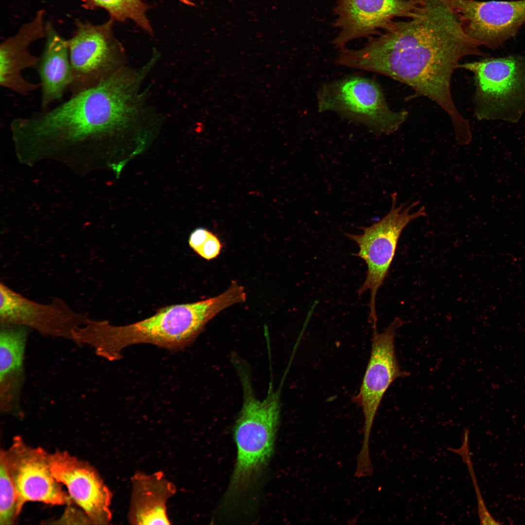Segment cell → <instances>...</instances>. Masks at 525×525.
Listing matches in <instances>:
<instances>
[{
  "instance_id": "cell-17",
  "label": "cell",
  "mask_w": 525,
  "mask_h": 525,
  "mask_svg": "<svg viewBox=\"0 0 525 525\" xmlns=\"http://www.w3.org/2000/svg\"><path fill=\"white\" fill-rule=\"evenodd\" d=\"M0 325V408L4 412H14L18 409L28 328L17 324Z\"/></svg>"
},
{
  "instance_id": "cell-23",
  "label": "cell",
  "mask_w": 525,
  "mask_h": 525,
  "mask_svg": "<svg viewBox=\"0 0 525 525\" xmlns=\"http://www.w3.org/2000/svg\"><path fill=\"white\" fill-rule=\"evenodd\" d=\"M210 232L203 228H199L193 230L189 238V244L191 248L196 252Z\"/></svg>"
},
{
  "instance_id": "cell-10",
  "label": "cell",
  "mask_w": 525,
  "mask_h": 525,
  "mask_svg": "<svg viewBox=\"0 0 525 525\" xmlns=\"http://www.w3.org/2000/svg\"><path fill=\"white\" fill-rule=\"evenodd\" d=\"M49 455L43 448L28 445L19 436L14 438L7 451L1 450L0 456L16 490L18 515L27 502L52 505H69L72 502L68 492L53 476Z\"/></svg>"
},
{
  "instance_id": "cell-14",
  "label": "cell",
  "mask_w": 525,
  "mask_h": 525,
  "mask_svg": "<svg viewBox=\"0 0 525 525\" xmlns=\"http://www.w3.org/2000/svg\"><path fill=\"white\" fill-rule=\"evenodd\" d=\"M419 0H337L332 44L340 50L350 41L377 35L395 20L410 16Z\"/></svg>"
},
{
  "instance_id": "cell-16",
  "label": "cell",
  "mask_w": 525,
  "mask_h": 525,
  "mask_svg": "<svg viewBox=\"0 0 525 525\" xmlns=\"http://www.w3.org/2000/svg\"><path fill=\"white\" fill-rule=\"evenodd\" d=\"M132 490L128 512L132 525H170L167 502L176 492L174 483L161 471L137 472L131 478Z\"/></svg>"
},
{
  "instance_id": "cell-1",
  "label": "cell",
  "mask_w": 525,
  "mask_h": 525,
  "mask_svg": "<svg viewBox=\"0 0 525 525\" xmlns=\"http://www.w3.org/2000/svg\"><path fill=\"white\" fill-rule=\"evenodd\" d=\"M404 18L394 20L360 49L340 50L336 63L384 75L410 87L448 115L457 143L469 142L470 123L454 103L451 79L463 57L489 55L465 33L446 0H419Z\"/></svg>"
},
{
  "instance_id": "cell-9",
  "label": "cell",
  "mask_w": 525,
  "mask_h": 525,
  "mask_svg": "<svg viewBox=\"0 0 525 525\" xmlns=\"http://www.w3.org/2000/svg\"><path fill=\"white\" fill-rule=\"evenodd\" d=\"M403 321L396 317L382 332L373 327L370 358L358 394L354 402L361 408L364 417V440L359 453L368 457L370 431L375 417L384 396L397 379L408 376L398 361L395 339Z\"/></svg>"
},
{
  "instance_id": "cell-8",
  "label": "cell",
  "mask_w": 525,
  "mask_h": 525,
  "mask_svg": "<svg viewBox=\"0 0 525 525\" xmlns=\"http://www.w3.org/2000/svg\"><path fill=\"white\" fill-rule=\"evenodd\" d=\"M114 20L95 25L78 20L67 39L72 81L69 88L75 95L98 85L117 70L120 46L112 31Z\"/></svg>"
},
{
  "instance_id": "cell-22",
  "label": "cell",
  "mask_w": 525,
  "mask_h": 525,
  "mask_svg": "<svg viewBox=\"0 0 525 525\" xmlns=\"http://www.w3.org/2000/svg\"><path fill=\"white\" fill-rule=\"evenodd\" d=\"M221 248L222 244L218 238L210 232L196 253L203 258L210 260L219 254Z\"/></svg>"
},
{
  "instance_id": "cell-20",
  "label": "cell",
  "mask_w": 525,
  "mask_h": 525,
  "mask_svg": "<svg viewBox=\"0 0 525 525\" xmlns=\"http://www.w3.org/2000/svg\"><path fill=\"white\" fill-rule=\"evenodd\" d=\"M0 525H13L18 516L17 493L5 462L0 456Z\"/></svg>"
},
{
  "instance_id": "cell-7",
  "label": "cell",
  "mask_w": 525,
  "mask_h": 525,
  "mask_svg": "<svg viewBox=\"0 0 525 525\" xmlns=\"http://www.w3.org/2000/svg\"><path fill=\"white\" fill-rule=\"evenodd\" d=\"M317 103L320 113H337L380 134L397 131L408 116L407 111L389 108L377 82L359 76L324 83L317 93Z\"/></svg>"
},
{
  "instance_id": "cell-2",
  "label": "cell",
  "mask_w": 525,
  "mask_h": 525,
  "mask_svg": "<svg viewBox=\"0 0 525 525\" xmlns=\"http://www.w3.org/2000/svg\"><path fill=\"white\" fill-rule=\"evenodd\" d=\"M143 77L117 70L107 79L51 108L15 118L10 127L36 146L89 145L130 124Z\"/></svg>"
},
{
  "instance_id": "cell-5",
  "label": "cell",
  "mask_w": 525,
  "mask_h": 525,
  "mask_svg": "<svg viewBox=\"0 0 525 525\" xmlns=\"http://www.w3.org/2000/svg\"><path fill=\"white\" fill-rule=\"evenodd\" d=\"M471 71L475 87L474 115L479 121L518 122L525 113V55L484 57L460 64Z\"/></svg>"
},
{
  "instance_id": "cell-11",
  "label": "cell",
  "mask_w": 525,
  "mask_h": 525,
  "mask_svg": "<svg viewBox=\"0 0 525 525\" xmlns=\"http://www.w3.org/2000/svg\"><path fill=\"white\" fill-rule=\"evenodd\" d=\"M465 33L480 46L496 49L525 23V0H446Z\"/></svg>"
},
{
  "instance_id": "cell-12",
  "label": "cell",
  "mask_w": 525,
  "mask_h": 525,
  "mask_svg": "<svg viewBox=\"0 0 525 525\" xmlns=\"http://www.w3.org/2000/svg\"><path fill=\"white\" fill-rule=\"evenodd\" d=\"M0 295V323L20 325L43 334L72 340L74 331L88 319L58 298L49 303H41L2 283Z\"/></svg>"
},
{
  "instance_id": "cell-6",
  "label": "cell",
  "mask_w": 525,
  "mask_h": 525,
  "mask_svg": "<svg viewBox=\"0 0 525 525\" xmlns=\"http://www.w3.org/2000/svg\"><path fill=\"white\" fill-rule=\"evenodd\" d=\"M392 205L388 213L381 220L369 227L362 228L361 234L346 233L359 247L355 254L367 265V276L358 290L360 296L369 290L368 320L371 325H377L376 297L386 277L394 257L399 238L405 227L412 221L427 215L424 207L416 210L420 202L398 205L397 194H391Z\"/></svg>"
},
{
  "instance_id": "cell-15",
  "label": "cell",
  "mask_w": 525,
  "mask_h": 525,
  "mask_svg": "<svg viewBox=\"0 0 525 525\" xmlns=\"http://www.w3.org/2000/svg\"><path fill=\"white\" fill-rule=\"evenodd\" d=\"M45 12L40 10L34 18L22 25L17 33L0 45V85L22 96H27L40 88V84L28 81L23 70L36 68L39 57L32 54L31 44L46 35Z\"/></svg>"
},
{
  "instance_id": "cell-3",
  "label": "cell",
  "mask_w": 525,
  "mask_h": 525,
  "mask_svg": "<svg viewBox=\"0 0 525 525\" xmlns=\"http://www.w3.org/2000/svg\"><path fill=\"white\" fill-rule=\"evenodd\" d=\"M238 301L237 292L228 288L205 300L161 308L153 315L127 325L88 318L80 330V337L83 344L111 361L121 359L122 350L134 344L179 350L190 346L217 314Z\"/></svg>"
},
{
  "instance_id": "cell-13",
  "label": "cell",
  "mask_w": 525,
  "mask_h": 525,
  "mask_svg": "<svg viewBox=\"0 0 525 525\" xmlns=\"http://www.w3.org/2000/svg\"><path fill=\"white\" fill-rule=\"evenodd\" d=\"M49 461L53 476L66 486L72 501L85 512L92 524H108L112 517V493L96 470L67 451L50 454Z\"/></svg>"
},
{
  "instance_id": "cell-4",
  "label": "cell",
  "mask_w": 525,
  "mask_h": 525,
  "mask_svg": "<svg viewBox=\"0 0 525 525\" xmlns=\"http://www.w3.org/2000/svg\"><path fill=\"white\" fill-rule=\"evenodd\" d=\"M244 400L234 427L237 458L223 504L237 507L257 481L272 455L280 413V393L270 389L262 400L242 376Z\"/></svg>"
},
{
  "instance_id": "cell-18",
  "label": "cell",
  "mask_w": 525,
  "mask_h": 525,
  "mask_svg": "<svg viewBox=\"0 0 525 525\" xmlns=\"http://www.w3.org/2000/svg\"><path fill=\"white\" fill-rule=\"evenodd\" d=\"M45 46L36 69L41 88V110L60 100L72 81L67 40L46 22Z\"/></svg>"
},
{
  "instance_id": "cell-19",
  "label": "cell",
  "mask_w": 525,
  "mask_h": 525,
  "mask_svg": "<svg viewBox=\"0 0 525 525\" xmlns=\"http://www.w3.org/2000/svg\"><path fill=\"white\" fill-rule=\"evenodd\" d=\"M83 1L85 8L104 9L114 21L131 19L148 33L153 32L146 16L149 6L144 0H83Z\"/></svg>"
},
{
  "instance_id": "cell-21",
  "label": "cell",
  "mask_w": 525,
  "mask_h": 525,
  "mask_svg": "<svg viewBox=\"0 0 525 525\" xmlns=\"http://www.w3.org/2000/svg\"><path fill=\"white\" fill-rule=\"evenodd\" d=\"M469 451V447L464 446L461 448L457 451V454L461 456L463 461L467 464L472 483L474 485L477 499L478 514L480 524L483 525H500L501 523L496 521L491 515L484 502L474 475V472L470 459V455Z\"/></svg>"
}]
</instances>
